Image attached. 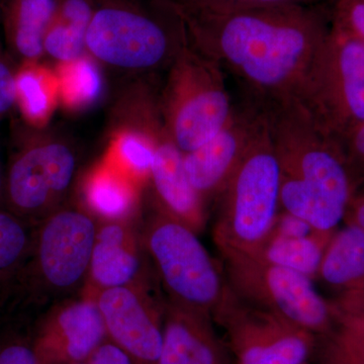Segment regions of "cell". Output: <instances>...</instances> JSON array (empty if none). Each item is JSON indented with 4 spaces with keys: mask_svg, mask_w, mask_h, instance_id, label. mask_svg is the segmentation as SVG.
<instances>
[{
    "mask_svg": "<svg viewBox=\"0 0 364 364\" xmlns=\"http://www.w3.org/2000/svg\"><path fill=\"white\" fill-rule=\"evenodd\" d=\"M198 47L267 105L301 100L328 37L316 6L212 9L160 0Z\"/></svg>",
    "mask_w": 364,
    "mask_h": 364,
    "instance_id": "1",
    "label": "cell"
},
{
    "mask_svg": "<svg viewBox=\"0 0 364 364\" xmlns=\"http://www.w3.org/2000/svg\"><path fill=\"white\" fill-rule=\"evenodd\" d=\"M145 243L168 301L214 318L229 286L198 233L162 213L147 226Z\"/></svg>",
    "mask_w": 364,
    "mask_h": 364,
    "instance_id": "4",
    "label": "cell"
},
{
    "mask_svg": "<svg viewBox=\"0 0 364 364\" xmlns=\"http://www.w3.org/2000/svg\"><path fill=\"white\" fill-rule=\"evenodd\" d=\"M16 100L31 121H40L49 109V97L42 77L33 69L21 71L16 77Z\"/></svg>",
    "mask_w": 364,
    "mask_h": 364,
    "instance_id": "24",
    "label": "cell"
},
{
    "mask_svg": "<svg viewBox=\"0 0 364 364\" xmlns=\"http://www.w3.org/2000/svg\"><path fill=\"white\" fill-rule=\"evenodd\" d=\"M90 21L57 14L44 41V50L61 61H74L83 54Z\"/></svg>",
    "mask_w": 364,
    "mask_h": 364,
    "instance_id": "23",
    "label": "cell"
},
{
    "mask_svg": "<svg viewBox=\"0 0 364 364\" xmlns=\"http://www.w3.org/2000/svg\"><path fill=\"white\" fill-rule=\"evenodd\" d=\"M280 169V210L332 234L348 208L350 177L336 138L298 100L261 105Z\"/></svg>",
    "mask_w": 364,
    "mask_h": 364,
    "instance_id": "2",
    "label": "cell"
},
{
    "mask_svg": "<svg viewBox=\"0 0 364 364\" xmlns=\"http://www.w3.org/2000/svg\"><path fill=\"white\" fill-rule=\"evenodd\" d=\"M306 364H310V363H306Z\"/></svg>",
    "mask_w": 364,
    "mask_h": 364,
    "instance_id": "37",
    "label": "cell"
},
{
    "mask_svg": "<svg viewBox=\"0 0 364 364\" xmlns=\"http://www.w3.org/2000/svg\"><path fill=\"white\" fill-rule=\"evenodd\" d=\"M61 0H11L7 6L6 28L14 49L26 59L44 51V41L58 14Z\"/></svg>",
    "mask_w": 364,
    "mask_h": 364,
    "instance_id": "18",
    "label": "cell"
},
{
    "mask_svg": "<svg viewBox=\"0 0 364 364\" xmlns=\"http://www.w3.org/2000/svg\"><path fill=\"white\" fill-rule=\"evenodd\" d=\"M352 224L360 228L364 231V198H361L354 207L353 223Z\"/></svg>",
    "mask_w": 364,
    "mask_h": 364,
    "instance_id": "34",
    "label": "cell"
},
{
    "mask_svg": "<svg viewBox=\"0 0 364 364\" xmlns=\"http://www.w3.org/2000/svg\"><path fill=\"white\" fill-rule=\"evenodd\" d=\"M344 136L348 140L352 154L364 160V123L359 124Z\"/></svg>",
    "mask_w": 364,
    "mask_h": 364,
    "instance_id": "33",
    "label": "cell"
},
{
    "mask_svg": "<svg viewBox=\"0 0 364 364\" xmlns=\"http://www.w3.org/2000/svg\"><path fill=\"white\" fill-rule=\"evenodd\" d=\"M16 100V77L6 64L0 60V114L9 112Z\"/></svg>",
    "mask_w": 364,
    "mask_h": 364,
    "instance_id": "32",
    "label": "cell"
},
{
    "mask_svg": "<svg viewBox=\"0 0 364 364\" xmlns=\"http://www.w3.org/2000/svg\"><path fill=\"white\" fill-rule=\"evenodd\" d=\"M105 340L107 330L93 296L68 299L52 306L33 340L40 364L87 363Z\"/></svg>",
    "mask_w": 364,
    "mask_h": 364,
    "instance_id": "13",
    "label": "cell"
},
{
    "mask_svg": "<svg viewBox=\"0 0 364 364\" xmlns=\"http://www.w3.org/2000/svg\"><path fill=\"white\" fill-rule=\"evenodd\" d=\"M122 159L134 173L145 176L152 169L155 149L145 139L136 135H127L122 138L119 145Z\"/></svg>",
    "mask_w": 364,
    "mask_h": 364,
    "instance_id": "26",
    "label": "cell"
},
{
    "mask_svg": "<svg viewBox=\"0 0 364 364\" xmlns=\"http://www.w3.org/2000/svg\"><path fill=\"white\" fill-rule=\"evenodd\" d=\"M75 364H90L88 363H75Z\"/></svg>",
    "mask_w": 364,
    "mask_h": 364,
    "instance_id": "36",
    "label": "cell"
},
{
    "mask_svg": "<svg viewBox=\"0 0 364 364\" xmlns=\"http://www.w3.org/2000/svg\"><path fill=\"white\" fill-rule=\"evenodd\" d=\"M102 90V80L97 66L87 60L76 62L68 76V92L72 100L85 105L95 102Z\"/></svg>",
    "mask_w": 364,
    "mask_h": 364,
    "instance_id": "25",
    "label": "cell"
},
{
    "mask_svg": "<svg viewBox=\"0 0 364 364\" xmlns=\"http://www.w3.org/2000/svg\"><path fill=\"white\" fill-rule=\"evenodd\" d=\"M228 286L239 298L287 318L311 334H324L333 310L314 280L249 255L223 257Z\"/></svg>",
    "mask_w": 364,
    "mask_h": 364,
    "instance_id": "7",
    "label": "cell"
},
{
    "mask_svg": "<svg viewBox=\"0 0 364 364\" xmlns=\"http://www.w3.org/2000/svg\"><path fill=\"white\" fill-rule=\"evenodd\" d=\"M332 234L316 232L305 237L268 236L252 254L261 261L317 279Z\"/></svg>",
    "mask_w": 364,
    "mask_h": 364,
    "instance_id": "20",
    "label": "cell"
},
{
    "mask_svg": "<svg viewBox=\"0 0 364 364\" xmlns=\"http://www.w3.org/2000/svg\"><path fill=\"white\" fill-rule=\"evenodd\" d=\"M98 224L75 208L52 212L36 226L28 282L37 296L68 299L90 277Z\"/></svg>",
    "mask_w": 364,
    "mask_h": 364,
    "instance_id": "5",
    "label": "cell"
},
{
    "mask_svg": "<svg viewBox=\"0 0 364 364\" xmlns=\"http://www.w3.org/2000/svg\"><path fill=\"white\" fill-rule=\"evenodd\" d=\"M173 76L172 141L184 153L207 143L235 112L224 71L205 55L182 53Z\"/></svg>",
    "mask_w": 364,
    "mask_h": 364,
    "instance_id": "9",
    "label": "cell"
},
{
    "mask_svg": "<svg viewBox=\"0 0 364 364\" xmlns=\"http://www.w3.org/2000/svg\"><path fill=\"white\" fill-rule=\"evenodd\" d=\"M262 107L236 109L229 123L198 149L184 154L188 181L203 200L221 196L254 139L264 126Z\"/></svg>",
    "mask_w": 364,
    "mask_h": 364,
    "instance_id": "14",
    "label": "cell"
},
{
    "mask_svg": "<svg viewBox=\"0 0 364 364\" xmlns=\"http://www.w3.org/2000/svg\"><path fill=\"white\" fill-rule=\"evenodd\" d=\"M213 318L225 333L233 364H306L315 351V335L244 301L230 287Z\"/></svg>",
    "mask_w": 364,
    "mask_h": 364,
    "instance_id": "8",
    "label": "cell"
},
{
    "mask_svg": "<svg viewBox=\"0 0 364 364\" xmlns=\"http://www.w3.org/2000/svg\"><path fill=\"white\" fill-rule=\"evenodd\" d=\"M90 364H136L133 359L111 340H105L104 343L91 355Z\"/></svg>",
    "mask_w": 364,
    "mask_h": 364,
    "instance_id": "31",
    "label": "cell"
},
{
    "mask_svg": "<svg viewBox=\"0 0 364 364\" xmlns=\"http://www.w3.org/2000/svg\"><path fill=\"white\" fill-rule=\"evenodd\" d=\"M162 347L158 364H233L210 316L167 301L162 306Z\"/></svg>",
    "mask_w": 364,
    "mask_h": 364,
    "instance_id": "15",
    "label": "cell"
},
{
    "mask_svg": "<svg viewBox=\"0 0 364 364\" xmlns=\"http://www.w3.org/2000/svg\"><path fill=\"white\" fill-rule=\"evenodd\" d=\"M143 267L140 245L128 223L105 221L98 225L88 277L93 294L114 287H142L139 279Z\"/></svg>",
    "mask_w": 364,
    "mask_h": 364,
    "instance_id": "16",
    "label": "cell"
},
{
    "mask_svg": "<svg viewBox=\"0 0 364 364\" xmlns=\"http://www.w3.org/2000/svg\"><path fill=\"white\" fill-rule=\"evenodd\" d=\"M74 171L73 153L61 144L23 151L11 164L4 186L11 212L28 222L45 219L70 186Z\"/></svg>",
    "mask_w": 364,
    "mask_h": 364,
    "instance_id": "11",
    "label": "cell"
},
{
    "mask_svg": "<svg viewBox=\"0 0 364 364\" xmlns=\"http://www.w3.org/2000/svg\"><path fill=\"white\" fill-rule=\"evenodd\" d=\"M318 279L335 289L364 287V231L351 224L332 237L318 269Z\"/></svg>",
    "mask_w": 364,
    "mask_h": 364,
    "instance_id": "19",
    "label": "cell"
},
{
    "mask_svg": "<svg viewBox=\"0 0 364 364\" xmlns=\"http://www.w3.org/2000/svg\"><path fill=\"white\" fill-rule=\"evenodd\" d=\"M0 364H40V361L33 341L13 340L0 347Z\"/></svg>",
    "mask_w": 364,
    "mask_h": 364,
    "instance_id": "30",
    "label": "cell"
},
{
    "mask_svg": "<svg viewBox=\"0 0 364 364\" xmlns=\"http://www.w3.org/2000/svg\"><path fill=\"white\" fill-rule=\"evenodd\" d=\"M299 102L335 138L364 123V41L333 28Z\"/></svg>",
    "mask_w": 364,
    "mask_h": 364,
    "instance_id": "6",
    "label": "cell"
},
{
    "mask_svg": "<svg viewBox=\"0 0 364 364\" xmlns=\"http://www.w3.org/2000/svg\"><path fill=\"white\" fill-rule=\"evenodd\" d=\"M334 28L364 41V0H339Z\"/></svg>",
    "mask_w": 364,
    "mask_h": 364,
    "instance_id": "28",
    "label": "cell"
},
{
    "mask_svg": "<svg viewBox=\"0 0 364 364\" xmlns=\"http://www.w3.org/2000/svg\"><path fill=\"white\" fill-rule=\"evenodd\" d=\"M4 186H6V184H4V177H2L1 165H0V196H1L2 195V191H4Z\"/></svg>",
    "mask_w": 364,
    "mask_h": 364,
    "instance_id": "35",
    "label": "cell"
},
{
    "mask_svg": "<svg viewBox=\"0 0 364 364\" xmlns=\"http://www.w3.org/2000/svg\"><path fill=\"white\" fill-rule=\"evenodd\" d=\"M172 43L163 21L123 2L95 9L86 33V47L97 58L124 68L157 65L171 51Z\"/></svg>",
    "mask_w": 364,
    "mask_h": 364,
    "instance_id": "10",
    "label": "cell"
},
{
    "mask_svg": "<svg viewBox=\"0 0 364 364\" xmlns=\"http://www.w3.org/2000/svg\"><path fill=\"white\" fill-rule=\"evenodd\" d=\"M279 189V160L265 119L220 196L213 237L222 257L252 255L260 247L280 210Z\"/></svg>",
    "mask_w": 364,
    "mask_h": 364,
    "instance_id": "3",
    "label": "cell"
},
{
    "mask_svg": "<svg viewBox=\"0 0 364 364\" xmlns=\"http://www.w3.org/2000/svg\"><path fill=\"white\" fill-rule=\"evenodd\" d=\"M85 196L90 210L105 221H126L135 205L130 186L109 171H100L91 177Z\"/></svg>",
    "mask_w": 364,
    "mask_h": 364,
    "instance_id": "21",
    "label": "cell"
},
{
    "mask_svg": "<svg viewBox=\"0 0 364 364\" xmlns=\"http://www.w3.org/2000/svg\"><path fill=\"white\" fill-rule=\"evenodd\" d=\"M32 227L11 210H0V282L21 270L30 257L36 231Z\"/></svg>",
    "mask_w": 364,
    "mask_h": 364,
    "instance_id": "22",
    "label": "cell"
},
{
    "mask_svg": "<svg viewBox=\"0 0 364 364\" xmlns=\"http://www.w3.org/2000/svg\"><path fill=\"white\" fill-rule=\"evenodd\" d=\"M316 232L318 231H316L305 220L284 212V210L282 212L279 210L268 236L305 237L316 233Z\"/></svg>",
    "mask_w": 364,
    "mask_h": 364,
    "instance_id": "29",
    "label": "cell"
},
{
    "mask_svg": "<svg viewBox=\"0 0 364 364\" xmlns=\"http://www.w3.org/2000/svg\"><path fill=\"white\" fill-rule=\"evenodd\" d=\"M142 287H122L90 294L104 318L107 339L136 364H158L162 347V309Z\"/></svg>",
    "mask_w": 364,
    "mask_h": 364,
    "instance_id": "12",
    "label": "cell"
},
{
    "mask_svg": "<svg viewBox=\"0 0 364 364\" xmlns=\"http://www.w3.org/2000/svg\"><path fill=\"white\" fill-rule=\"evenodd\" d=\"M151 174L165 214L196 233L202 231L205 223L203 200L189 182L184 153L173 141L163 142L155 148Z\"/></svg>",
    "mask_w": 364,
    "mask_h": 364,
    "instance_id": "17",
    "label": "cell"
},
{
    "mask_svg": "<svg viewBox=\"0 0 364 364\" xmlns=\"http://www.w3.org/2000/svg\"><path fill=\"white\" fill-rule=\"evenodd\" d=\"M183 6L212 9H248L279 6H316L318 0H167Z\"/></svg>",
    "mask_w": 364,
    "mask_h": 364,
    "instance_id": "27",
    "label": "cell"
}]
</instances>
